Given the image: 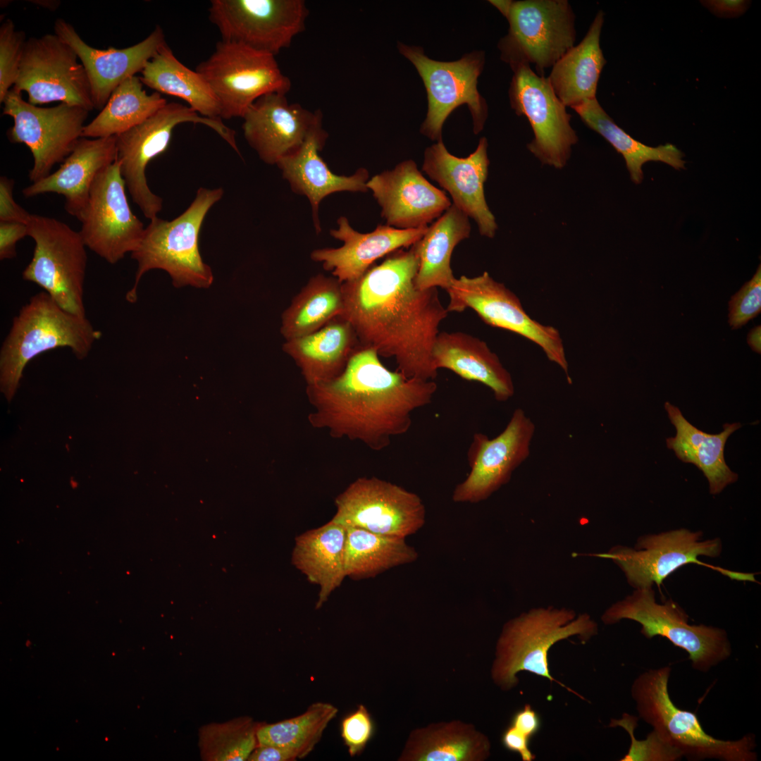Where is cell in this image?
I'll use <instances>...</instances> for the list:
<instances>
[{
    "label": "cell",
    "instance_id": "6da1fadb",
    "mask_svg": "<svg viewBox=\"0 0 761 761\" xmlns=\"http://www.w3.org/2000/svg\"><path fill=\"white\" fill-rule=\"evenodd\" d=\"M419 259L414 245L400 249L358 279L342 283L341 316L352 326L361 347L393 357L407 378L434 380L432 350L448 311L438 288L416 284Z\"/></svg>",
    "mask_w": 761,
    "mask_h": 761
},
{
    "label": "cell",
    "instance_id": "7a4b0ae2",
    "mask_svg": "<svg viewBox=\"0 0 761 761\" xmlns=\"http://www.w3.org/2000/svg\"><path fill=\"white\" fill-rule=\"evenodd\" d=\"M437 388L434 380L389 370L374 349L361 346L340 376L307 385L313 408L307 419L332 438L358 440L380 451L392 438L408 432L412 413L429 404Z\"/></svg>",
    "mask_w": 761,
    "mask_h": 761
},
{
    "label": "cell",
    "instance_id": "3957f363",
    "mask_svg": "<svg viewBox=\"0 0 761 761\" xmlns=\"http://www.w3.org/2000/svg\"><path fill=\"white\" fill-rule=\"evenodd\" d=\"M101 335L86 316L64 310L46 292L35 295L13 318L1 347V391L11 401L25 366L35 357L68 347L82 359Z\"/></svg>",
    "mask_w": 761,
    "mask_h": 761
},
{
    "label": "cell",
    "instance_id": "277c9868",
    "mask_svg": "<svg viewBox=\"0 0 761 761\" xmlns=\"http://www.w3.org/2000/svg\"><path fill=\"white\" fill-rule=\"evenodd\" d=\"M598 631V624L589 614L576 617L570 609L538 607L523 612L503 626L496 644L492 679L501 689L509 691L519 682L516 674L526 671L584 699L551 675L548 652L560 641L576 636L586 643Z\"/></svg>",
    "mask_w": 761,
    "mask_h": 761
},
{
    "label": "cell",
    "instance_id": "5b68a950",
    "mask_svg": "<svg viewBox=\"0 0 761 761\" xmlns=\"http://www.w3.org/2000/svg\"><path fill=\"white\" fill-rule=\"evenodd\" d=\"M221 187H200L187 209L172 221L158 216L150 220L131 257L137 261L135 283L126 299L137 300L141 278L153 269L163 270L175 287L208 288L214 282L211 267L202 259L199 235L209 211L223 196Z\"/></svg>",
    "mask_w": 761,
    "mask_h": 761
},
{
    "label": "cell",
    "instance_id": "8992f818",
    "mask_svg": "<svg viewBox=\"0 0 761 761\" xmlns=\"http://www.w3.org/2000/svg\"><path fill=\"white\" fill-rule=\"evenodd\" d=\"M670 672L669 667L650 669L634 680L631 695L640 718L689 760H756L753 735L736 741L717 739L705 731L694 712L674 705L668 690Z\"/></svg>",
    "mask_w": 761,
    "mask_h": 761
},
{
    "label": "cell",
    "instance_id": "52a82bcc",
    "mask_svg": "<svg viewBox=\"0 0 761 761\" xmlns=\"http://www.w3.org/2000/svg\"><path fill=\"white\" fill-rule=\"evenodd\" d=\"M186 122L203 124L213 129L238 154L235 132L221 118L204 117L188 106L166 103L141 123L116 136L120 173L132 201L147 219L162 209V199L151 192L146 178L147 165L168 147L173 129Z\"/></svg>",
    "mask_w": 761,
    "mask_h": 761
},
{
    "label": "cell",
    "instance_id": "ba28073f",
    "mask_svg": "<svg viewBox=\"0 0 761 761\" xmlns=\"http://www.w3.org/2000/svg\"><path fill=\"white\" fill-rule=\"evenodd\" d=\"M625 619L639 623L645 638L660 636L686 651L696 670L707 672L731 655V644L724 629L689 624L688 614L676 602L672 600L662 604L656 602L652 587L635 589L608 607L601 617L608 625Z\"/></svg>",
    "mask_w": 761,
    "mask_h": 761
},
{
    "label": "cell",
    "instance_id": "9c48e42d",
    "mask_svg": "<svg viewBox=\"0 0 761 761\" xmlns=\"http://www.w3.org/2000/svg\"><path fill=\"white\" fill-rule=\"evenodd\" d=\"M508 33L498 48L514 70L533 65L538 75L575 45V14L567 0L512 1L505 16Z\"/></svg>",
    "mask_w": 761,
    "mask_h": 761
},
{
    "label": "cell",
    "instance_id": "30bf717a",
    "mask_svg": "<svg viewBox=\"0 0 761 761\" xmlns=\"http://www.w3.org/2000/svg\"><path fill=\"white\" fill-rule=\"evenodd\" d=\"M27 225L35 248L32 260L23 272V279L44 289L64 310L86 316L87 247L79 231L56 218L36 214L32 215Z\"/></svg>",
    "mask_w": 761,
    "mask_h": 761
},
{
    "label": "cell",
    "instance_id": "8fae6325",
    "mask_svg": "<svg viewBox=\"0 0 761 761\" xmlns=\"http://www.w3.org/2000/svg\"><path fill=\"white\" fill-rule=\"evenodd\" d=\"M196 71L215 94L221 119L242 118L262 96L287 94L291 89V81L280 70L276 56L222 39Z\"/></svg>",
    "mask_w": 761,
    "mask_h": 761
},
{
    "label": "cell",
    "instance_id": "7c38bea8",
    "mask_svg": "<svg viewBox=\"0 0 761 761\" xmlns=\"http://www.w3.org/2000/svg\"><path fill=\"white\" fill-rule=\"evenodd\" d=\"M701 531L679 528L639 537L633 548L617 545L607 552L592 555L612 560L635 589L660 586L672 572L688 564L705 566L731 579L757 582L755 574L729 571L700 562L699 556L718 557L722 545L719 538L702 540Z\"/></svg>",
    "mask_w": 761,
    "mask_h": 761
},
{
    "label": "cell",
    "instance_id": "4fadbf2b",
    "mask_svg": "<svg viewBox=\"0 0 761 761\" xmlns=\"http://www.w3.org/2000/svg\"><path fill=\"white\" fill-rule=\"evenodd\" d=\"M2 104V115L13 120L6 132L8 140L25 144L32 154L34 164L29 173L32 182L49 175L52 168L73 151L82 137L89 112L65 103L39 107L25 101L22 92L13 87Z\"/></svg>",
    "mask_w": 761,
    "mask_h": 761
},
{
    "label": "cell",
    "instance_id": "5bb4252c",
    "mask_svg": "<svg viewBox=\"0 0 761 761\" xmlns=\"http://www.w3.org/2000/svg\"><path fill=\"white\" fill-rule=\"evenodd\" d=\"M401 54L416 67L428 95V112L421 132L432 140H442L443 123L458 106L466 104L473 120V130L480 132L488 117L485 100L477 89L485 55L482 51L465 54L451 62L427 57L423 49L398 43Z\"/></svg>",
    "mask_w": 761,
    "mask_h": 761
},
{
    "label": "cell",
    "instance_id": "9a60e30c",
    "mask_svg": "<svg viewBox=\"0 0 761 761\" xmlns=\"http://www.w3.org/2000/svg\"><path fill=\"white\" fill-rule=\"evenodd\" d=\"M449 295L448 312H462L469 308L488 325L508 330L540 346L547 359L568 375V362L559 330L532 319L524 309L519 297L488 272L476 277L462 276L446 290Z\"/></svg>",
    "mask_w": 761,
    "mask_h": 761
},
{
    "label": "cell",
    "instance_id": "2e32d148",
    "mask_svg": "<svg viewBox=\"0 0 761 761\" xmlns=\"http://www.w3.org/2000/svg\"><path fill=\"white\" fill-rule=\"evenodd\" d=\"M308 13L303 0H212L209 8L222 40L274 56L304 31Z\"/></svg>",
    "mask_w": 761,
    "mask_h": 761
},
{
    "label": "cell",
    "instance_id": "e0dca14e",
    "mask_svg": "<svg viewBox=\"0 0 761 761\" xmlns=\"http://www.w3.org/2000/svg\"><path fill=\"white\" fill-rule=\"evenodd\" d=\"M331 521L406 538L425 524L426 507L416 493L377 477H361L335 499Z\"/></svg>",
    "mask_w": 761,
    "mask_h": 761
},
{
    "label": "cell",
    "instance_id": "ac0fdd59",
    "mask_svg": "<svg viewBox=\"0 0 761 761\" xmlns=\"http://www.w3.org/2000/svg\"><path fill=\"white\" fill-rule=\"evenodd\" d=\"M13 88L28 95V102L53 101L94 109L84 66L74 49L56 34L30 37Z\"/></svg>",
    "mask_w": 761,
    "mask_h": 761
},
{
    "label": "cell",
    "instance_id": "d6986e66",
    "mask_svg": "<svg viewBox=\"0 0 761 761\" xmlns=\"http://www.w3.org/2000/svg\"><path fill=\"white\" fill-rule=\"evenodd\" d=\"M125 189L116 161L95 178L78 218L85 246L111 264L136 249L145 229L130 209Z\"/></svg>",
    "mask_w": 761,
    "mask_h": 761
},
{
    "label": "cell",
    "instance_id": "ffe728a7",
    "mask_svg": "<svg viewBox=\"0 0 761 761\" xmlns=\"http://www.w3.org/2000/svg\"><path fill=\"white\" fill-rule=\"evenodd\" d=\"M513 72L509 89L511 107L518 116L528 119L534 134L528 149L543 164L564 168L579 140L571 125V115L546 77L538 75L527 65Z\"/></svg>",
    "mask_w": 761,
    "mask_h": 761
},
{
    "label": "cell",
    "instance_id": "44dd1931",
    "mask_svg": "<svg viewBox=\"0 0 761 761\" xmlns=\"http://www.w3.org/2000/svg\"><path fill=\"white\" fill-rule=\"evenodd\" d=\"M535 430L531 419L517 408L504 431L495 438L490 439L482 433H475L467 452L470 471L455 486L452 501L481 502L507 484L514 470L528 458Z\"/></svg>",
    "mask_w": 761,
    "mask_h": 761
},
{
    "label": "cell",
    "instance_id": "7402d4cb",
    "mask_svg": "<svg viewBox=\"0 0 761 761\" xmlns=\"http://www.w3.org/2000/svg\"><path fill=\"white\" fill-rule=\"evenodd\" d=\"M366 187L380 206L386 225L399 229L428 227L452 205L445 192L428 182L413 160L373 175Z\"/></svg>",
    "mask_w": 761,
    "mask_h": 761
},
{
    "label": "cell",
    "instance_id": "603a6c76",
    "mask_svg": "<svg viewBox=\"0 0 761 761\" xmlns=\"http://www.w3.org/2000/svg\"><path fill=\"white\" fill-rule=\"evenodd\" d=\"M487 149L483 137L474 152L460 158L439 140L425 150L422 171L449 193L452 204L475 221L482 236L492 238L497 225L484 193L490 164Z\"/></svg>",
    "mask_w": 761,
    "mask_h": 761
},
{
    "label": "cell",
    "instance_id": "cb8c5ba5",
    "mask_svg": "<svg viewBox=\"0 0 761 761\" xmlns=\"http://www.w3.org/2000/svg\"><path fill=\"white\" fill-rule=\"evenodd\" d=\"M249 145L270 165L296 151L323 123L320 110L311 111L290 103L286 94L271 93L255 101L242 117Z\"/></svg>",
    "mask_w": 761,
    "mask_h": 761
},
{
    "label": "cell",
    "instance_id": "d4e9b609",
    "mask_svg": "<svg viewBox=\"0 0 761 761\" xmlns=\"http://www.w3.org/2000/svg\"><path fill=\"white\" fill-rule=\"evenodd\" d=\"M54 34L77 54L87 75L94 109L101 110L114 89L141 72L146 63L166 43L161 26L141 42L123 49H99L87 44L74 27L62 18L54 25Z\"/></svg>",
    "mask_w": 761,
    "mask_h": 761
},
{
    "label": "cell",
    "instance_id": "484cf974",
    "mask_svg": "<svg viewBox=\"0 0 761 761\" xmlns=\"http://www.w3.org/2000/svg\"><path fill=\"white\" fill-rule=\"evenodd\" d=\"M337 222L338 228L331 229L330 235L342 242V245L315 249L310 257L321 263L323 268L341 283L358 279L378 259L412 246L424 235L428 227L399 229L385 224L363 233L355 230L345 216H340Z\"/></svg>",
    "mask_w": 761,
    "mask_h": 761
},
{
    "label": "cell",
    "instance_id": "4316f807",
    "mask_svg": "<svg viewBox=\"0 0 761 761\" xmlns=\"http://www.w3.org/2000/svg\"><path fill=\"white\" fill-rule=\"evenodd\" d=\"M328 138V133L319 124L304 144L294 153L281 159L277 166L292 190L308 199L317 234L321 232L318 216L319 205L327 196L340 192H366L369 174L365 168H358L351 175H338L332 172L319 152Z\"/></svg>",
    "mask_w": 761,
    "mask_h": 761
},
{
    "label": "cell",
    "instance_id": "83f0119b",
    "mask_svg": "<svg viewBox=\"0 0 761 761\" xmlns=\"http://www.w3.org/2000/svg\"><path fill=\"white\" fill-rule=\"evenodd\" d=\"M117 158L116 137H81L61 166L23 190L26 197L54 192L65 198V209L78 219L97 176Z\"/></svg>",
    "mask_w": 761,
    "mask_h": 761
},
{
    "label": "cell",
    "instance_id": "f1b7e54d",
    "mask_svg": "<svg viewBox=\"0 0 761 761\" xmlns=\"http://www.w3.org/2000/svg\"><path fill=\"white\" fill-rule=\"evenodd\" d=\"M436 370L446 369L462 378L488 387L499 402L514 394L509 372L482 340L464 332H440L432 350Z\"/></svg>",
    "mask_w": 761,
    "mask_h": 761
},
{
    "label": "cell",
    "instance_id": "f546056e",
    "mask_svg": "<svg viewBox=\"0 0 761 761\" xmlns=\"http://www.w3.org/2000/svg\"><path fill=\"white\" fill-rule=\"evenodd\" d=\"M360 347L352 326L340 315L312 333L285 340L282 349L310 385L340 376Z\"/></svg>",
    "mask_w": 761,
    "mask_h": 761
},
{
    "label": "cell",
    "instance_id": "4dcf8cb0",
    "mask_svg": "<svg viewBox=\"0 0 761 761\" xmlns=\"http://www.w3.org/2000/svg\"><path fill=\"white\" fill-rule=\"evenodd\" d=\"M664 408L676 434L667 439V447L682 462L696 466L709 483L710 493L716 495L736 482L738 474L726 464L724 451L729 437L741 427L740 423H725L717 434L705 433L687 421L676 406L667 402Z\"/></svg>",
    "mask_w": 761,
    "mask_h": 761
},
{
    "label": "cell",
    "instance_id": "1f68e13d",
    "mask_svg": "<svg viewBox=\"0 0 761 761\" xmlns=\"http://www.w3.org/2000/svg\"><path fill=\"white\" fill-rule=\"evenodd\" d=\"M604 13L599 11L583 39L552 67L548 77L554 92L571 109L596 98L600 73L607 63L600 47Z\"/></svg>",
    "mask_w": 761,
    "mask_h": 761
},
{
    "label": "cell",
    "instance_id": "d6a6232c",
    "mask_svg": "<svg viewBox=\"0 0 761 761\" xmlns=\"http://www.w3.org/2000/svg\"><path fill=\"white\" fill-rule=\"evenodd\" d=\"M347 528L330 520L295 538L292 563L307 580L318 586L316 609H320L346 577L345 548Z\"/></svg>",
    "mask_w": 761,
    "mask_h": 761
},
{
    "label": "cell",
    "instance_id": "836d02e7",
    "mask_svg": "<svg viewBox=\"0 0 761 761\" xmlns=\"http://www.w3.org/2000/svg\"><path fill=\"white\" fill-rule=\"evenodd\" d=\"M471 233L469 218L454 204L428 225L414 245L419 259L416 284L420 289L445 290L455 279L451 258L455 247Z\"/></svg>",
    "mask_w": 761,
    "mask_h": 761
},
{
    "label": "cell",
    "instance_id": "e575fe53",
    "mask_svg": "<svg viewBox=\"0 0 761 761\" xmlns=\"http://www.w3.org/2000/svg\"><path fill=\"white\" fill-rule=\"evenodd\" d=\"M490 753L486 736L471 724L452 721L412 731L399 760L482 761Z\"/></svg>",
    "mask_w": 761,
    "mask_h": 761
},
{
    "label": "cell",
    "instance_id": "d590c367",
    "mask_svg": "<svg viewBox=\"0 0 761 761\" xmlns=\"http://www.w3.org/2000/svg\"><path fill=\"white\" fill-rule=\"evenodd\" d=\"M140 73L142 84L156 92L184 100L204 117L221 118L219 102L208 82L198 72L182 63L167 43Z\"/></svg>",
    "mask_w": 761,
    "mask_h": 761
},
{
    "label": "cell",
    "instance_id": "8d00e7d4",
    "mask_svg": "<svg viewBox=\"0 0 761 761\" xmlns=\"http://www.w3.org/2000/svg\"><path fill=\"white\" fill-rule=\"evenodd\" d=\"M343 308L342 283L322 273L313 276L282 313L280 334L289 340L312 333L342 315Z\"/></svg>",
    "mask_w": 761,
    "mask_h": 761
},
{
    "label": "cell",
    "instance_id": "74e56055",
    "mask_svg": "<svg viewBox=\"0 0 761 761\" xmlns=\"http://www.w3.org/2000/svg\"><path fill=\"white\" fill-rule=\"evenodd\" d=\"M581 120L605 139L624 157L630 178L635 184L643 179L642 166L648 161L665 163L676 170L684 169L683 153L675 145L650 147L636 140L618 126L596 98L572 108Z\"/></svg>",
    "mask_w": 761,
    "mask_h": 761
},
{
    "label": "cell",
    "instance_id": "f35d334b",
    "mask_svg": "<svg viewBox=\"0 0 761 761\" xmlns=\"http://www.w3.org/2000/svg\"><path fill=\"white\" fill-rule=\"evenodd\" d=\"M345 571L352 579H364L392 568L412 563L419 553L406 538L380 535L346 526Z\"/></svg>",
    "mask_w": 761,
    "mask_h": 761
},
{
    "label": "cell",
    "instance_id": "ab89813d",
    "mask_svg": "<svg viewBox=\"0 0 761 761\" xmlns=\"http://www.w3.org/2000/svg\"><path fill=\"white\" fill-rule=\"evenodd\" d=\"M166 103L156 92L148 94L140 77L132 76L114 89L99 113L85 125L82 137L117 136L147 119Z\"/></svg>",
    "mask_w": 761,
    "mask_h": 761
},
{
    "label": "cell",
    "instance_id": "60d3db41",
    "mask_svg": "<svg viewBox=\"0 0 761 761\" xmlns=\"http://www.w3.org/2000/svg\"><path fill=\"white\" fill-rule=\"evenodd\" d=\"M338 711L330 703L317 702L297 717L273 724H260L256 731L258 745L280 746L288 750L297 760L304 758L319 742Z\"/></svg>",
    "mask_w": 761,
    "mask_h": 761
},
{
    "label": "cell",
    "instance_id": "b9f144b4",
    "mask_svg": "<svg viewBox=\"0 0 761 761\" xmlns=\"http://www.w3.org/2000/svg\"><path fill=\"white\" fill-rule=\"evenodd\" d=\"M260 724L241 717L224 723H211L199 730L201 757L206 761L247 760L258 745Z\"/></svg>",
    "mask_w": 761,
    "mask_h": 761
},
{
    "label": "cell",
    "instance_id": "7bdbcfd3",
    "mask_svg": "<svg viewBox=\"0 0 761 761\" xmlns=\"http://www.w3.org/2000/svg\"><path fill=\"white\" fill-rule=\"evenodd\" d=\"M637 724L638 718L626 713L623 714L620 719H611L610 726H621L631 736L630 748L621 761H674L683 757L678 749L661 738L654 730L646 739L637 740L633 734Z\"/></svg>",
    "mask_w": 761,
    "mask_h": 761
},
{
    "label": "cell",
    "instance_id": "ee69618b",
    "mask_svg": "<svg viewBox=\"0 0 761 761\" xmlns=\"http://www.w3.org/2000/svg\"><path fill=\"white\" fill-rule=\"evenodd\" d=\"M26 35L6 19L0 26V103L15 85L27 42Z\"/></svg>",
    "mask_w": 761,
    "mask_h": 761
},
{
    "label": "cell",
    "instance_id": "f6af8a7d",
    "mask_svg": "<svg viewBox=\"0 0 761 761\" xmlns=\"http://www.w3.org/2000/svg\"><path fill=\"white\" fill-rule=\"evenodd\" d=\"M761 310V268L729 302V323L738 328L760 314Z\"/></svg>",
    "mask_w": 761,
    "mask_h": 761
},
{
    "label": "cell",
    "instance_id": "bcb514c9",
    "mask_svg": "<svg viewBox=\"0 0 761 761\" xmlns=\"http://www.w3.org/2000/svg\"><path fill=\"white\" fill-rule=\"evenodd\" d=\"M373 731L371 717L362 705L344 718L341 723V736L350 756H356L363 751Z\"/></svg>",
    "mask_w": 761,
    "mask_h": 761
},
{
    "label": "cell",
    "instance_id": "7dc6e473",
    "mask_svg": "<svg viewBox=\"0 0 761 761\" xmlns=\"http://www.w3.org/2000/svg\"><path fill=\"white\" fill-rule=\"evenodd\" d=\"M14 180L6 176L0 178V221L20 222L28 224L30 214L13 199Z\"/></svg>",
    "mask_w": 761,
    "mask_h": 761
},
{
    "label": "cell",
    "instance_id": "c3c4849f",
    "mask_svg": "<svg viewBox=\"0 0 761 761\" xmlns=\"http://www.w3.org/2000/svg\"><path fill=\"white\" fill-rule=\"evenodd\" d=\"M28 235L27 224L20 222L0 221V259L16 256V244Z\"/></svg>",
    "mask_w": 761,
    "mask_h": 761
},
{
    "label": "cell",
    "instance_id": "681fc988",
    "mask_svg": "<svg viewBox=\"0 0 761 761\" xmlns=\"http://www.w3.org/2000/svg\"><path fill=\"white\" fill-rule=\"evenodd\" d=\"M510 725L531 739L539 731L541 722L538 714L529 704H526L513 714Z\"/></svg>",
    "mask_w": 761,
    "mask_h": 761
},
{
    "label": "cell",
    "instance_id": "f907efd6",
    "mask_svg": "<svg viewBox=\"0 0 761 761\" xmlns=\"http://www.w3.org/2000/svg\"><path fill=\"white\" fill-rule=\"evenodd\" d=\"M529 741L511 725L505 729L501 736L502 745L507 750L519 754L523 761H532L536 758L529 748Z\"/></svg>",
    "mask_w": 761,
    "mask_h": 761
},
{
    "label": "cell",
    "instance_id": "816d5d0a",
    "mask_svg": "<svg viewBox=\"0 0 761 761\" xmlns=\"http://www.w3.org/2000/svg\"><path fill=\"white\" fill-rule=\"evenodd\" d=\"M249 761H294L297 758L287 749L273 745H257Z\"/></svg>",
    "mask_w": 761,
    "mask_h": 761
},
{
    "label": "cell",
    "instance_id": "f5cc1de1",
    "mask_svg": "<svg viewBox=\"0 0 761 761\" xmlns=\"http://www.w3.org/2000/svg\"><path fill=\"white\" fill-rule=\"evenodd\" d=\"M712 12L722 16H736L747 8L745 1H703Z\"/></svg>",
    "mask_w": 761,
    "mask_h": 761
},
{
    "label": "cell",
    "instance_id": "db71d44e",
    "mask_svg": "<svg viewBox=\"0 0 761 761\" xmlns=\"http://www.w3.org/2000/svg\"><path fill=\"white\" fill-rule=\"evenodd\" d=\"M748 343L756 352L760 354V326H756L748 335Z\"/></svg>",
    "mask_w": 761,
    "mask_h": 761
},
{
    "label": "cell",
    "instance_id": "11a10c76",
    "mask_svg": "<svg viewBox=\"0 0 761 761\" xmlns=\"http://www.w3.org/2000/svg\"><path fill=\"white\" fill-rule=\"evenodd\" d=\"M31 2L52 11L57 9L61 4L59 1L55 0H37Z\"/></svg>",
    "mask_w": 761,
    "mask_h": 761
}]
</instances>
